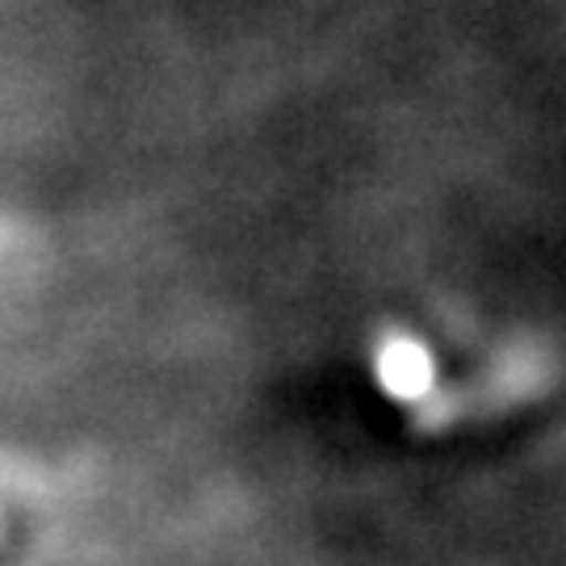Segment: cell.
I'll return each instance as SVG.
<instances>
[{"label":"cell","mask_w":566,"mask_h":566,"mask_svg":"<svg viewBox=\"0 0 566 566\" xmlns=\"http://www.w3.org/2000/svg\"><path fill=\"white\" fill-rule=\"evenodd\" d=\"M378 382L403 399V403H416L432 390V357L420 340L411 336H395L378 348Z\"/></svg>","instance_id":"obj_1"}]
</instances>
